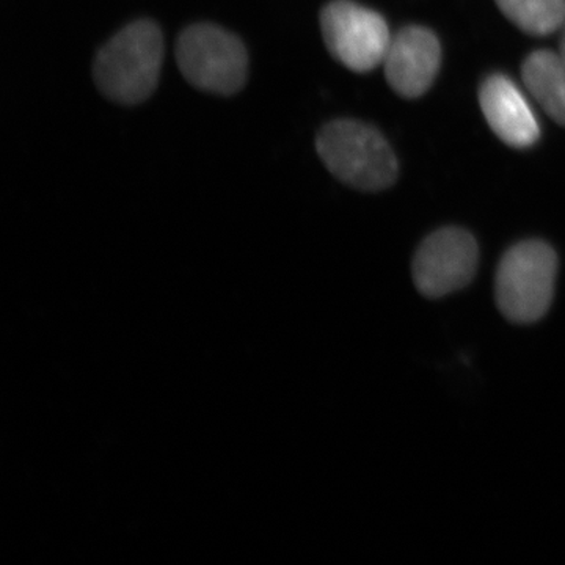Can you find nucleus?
Wrapping results in <instances>:
<instances>
[{
	"instance_id": "obj_9",
	"label": "nucleus",
	"mask_w": 565,
	"mask_h": 565,
	"mask_svg": "<svg viewBox=\"0 0 565 565\" xmlns=\"http://www.w3.org/2000/svg\"><path fill=\"white\" fill-rule=\"evenodd\" d=\"M523 82L553 120L565 126V61L559 52H533L523 63Z\"/></svg>"
},
{
	"instance_id": "obj_5",
	"label": "nucleus",
	"mask_w": 565,
	"mask_h": 565,
	"mask_svg": "<svg viewBox=\"0 0 565 565\" xmlns=\"http://www.w3.org/2000/svg\"><path fill=\"white\" fill-rule=\"evenodd\" d=\"M323 43L345 68L367 73L384 63L388 25L381 14L352 0H333L321 11Z\"/></svg>"
},
{
	"instance_id": "obj_8",
	"label": "nucleus",
	"mask_w": 565,
	"mask_h": 565,
	"mask_svg": "<svg viewBox=\"0 0 565 565\" xmlns=\"http://www.w3.org/2000/svg\"><path fill=\"white\" fill-rule=\"evenodd\" d=\"M479 103L492 131L509 147L527 148L539 140L537 118L509 77L494 74L486 79L479 92Z\"/></svg>"
},
{
	"instance_id": "obj_1",
	"label": "nucleus",
	"mask_w": 565,
	"mask_h": 565,
	"mask_svg": "<svg viewBox=\"0 0 565 565\" xmlns=\"http://www.w3.org/2000/svg\"><path fill=\"white\" fill-rule=\"evenodd\" d=\"M163 62L161 29L140 20L122 28L98 52L93 65L96 85L110 102L143 103L158 87Z\"/></svg>"
},
{
	"instance_id": "obj_2",
	"label": "nucleus",
	"mask_w": 565,
	"mask_h": 565,
	"mask_svg": "<svg viewBox=\"0 0 565 565\" xmlns=\"http://www.w3.org/2000/svg\"><path fill=\"white\" fill-rule=\"evenodd\" d=\"M557 267L556 252L542 241H523L509 248L494 277L501 315L520 326L541 321L555 299Z\"/></svg>"
},
{
	"instance_id": "obj_3",
	"label": "nucleus",
	"mask_w": 565,
	"mask_h": 565,
	"mask_svg": "<svg viewBox=\"0 0 565 565\" xmlns=\"http://www.w3.org/2000/svg\"><path fill=\"white\" fill-rule=\"evenodd\" d=\"M323 166L344 184L377 192L397 178V161L384 136L370 125L337 120L323 126L316 139Z\"/></svg>"
},
{
	"instance_id": "obj_11",
	"label": "nucleus",
	"mask_w": 565,
	"mask_h": 565,
	"mask_svg": "<svg viewBox=\"0 0 565 565\" xmlns=\"http://www.w3.org/2000/svg\"><path fill=\"white\" fill-rule=\"evenodd\" d=\"M559 54L563 55V58L565 61V31L563 33V40H561V50Z\"/></svg>"
},
{
	"instance_id": "obj_4",
	"label": "nucleus",
	"mask_w": 565,
	"mask_h": 565,
	"mask_svg": "<svg viewBox=\"0 0 565 565\" xmlns=\"http://www.w3.org/2000/svg\"><path fill=\"white\" fill-rule=\"evenodd\" d=\"M177 61L182 76L199 90L234 95L248 76L243 41L215 24H193L181 32Z\"/></svg>"
},
{
	"instance_id": "obj_6",
	"label": "nucleus",
	"mask_w": 565,
	"mask_h": 565,
	"mask_svg": "<svg viewBox=\"0 0 565 565\" xmlns=\"http://www.w3.org/2000/svg\"><path fill=\"white\" fill-rule=\"evenodd\" d=\"M479 248L470 233L449 226L427 236L412 264L414 282L427 299H441L473 281Z\"/></svg>"
},
{
	"instance_id": "obj_10",
	"label": "nucleus",
	"mask_w": 565,
	"mask_h": 565,
	"mask_svg": "<svg viewBox=\"0 0 565 565\" xmlns=\"http://www.w3.org/2000/svg\"><path fill=\"white\" fill-rule=\"evenodd\" d=\"M497 6L530 35H550L565 22V0H497Z\"/></svg>"
},
{
	"instance_id": "obj_7",
	"label": "nucleus",
	"mask_w": 565,
	"mask_h": 565,
	"mask_svg": "<svg viewBox=\"0 0 565 565\" xmlns=\"http://www.w3.org/2000/svg\"><path fill=\"white\" fill-rule=\"evenodd\" d=\"M440 62L441 47L437 36L429 29L412 25L393 36L382 65L393 90L412 99L429 90Z\"/></svg>"
}]
</instances>
